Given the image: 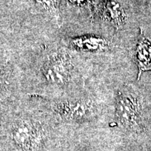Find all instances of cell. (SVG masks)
<instances>
[{"label":"cell","instance_id":"1","mask_svg":"<svg viewBox=\"0 0 151 151\" xmlns=\"http://www.w3.org/2000/svg\"><path fill=\"white\" fill-rule=\"evenodd\" d=\"M116 115L119 123L126 129L137 130L142 127V101L131 87L124 86L118 91Z\"/></svg>","mask_w":151,"mask_h":151},{"label":"cell","instance_id":"6","mask_svg":"<svg viewBox=\"0 0 151 151\" xmlns=\"http://www.w3.org/2000/svg\"><path fill=\"white\" fill-rule=\"evenodd\" d=\"M101 20L111 24L116 30L120 29L126 22V14L118 3L109 1L101 4L99 9Z\"/></svg>","mask_w":151,"mask_h":151},{"label":"cell","instance_id":"8","mask_svg":"<svg viewBox=\"0 0 151 151\" xmlns=\"http://www.w3.org/2000/svg\"><path fill=\"white\" fill-rule=\"evenodd\" d=\"M1 87H2V86H1V81H0V94H1Z\"/></svg>","mask_w":151,"mask_h":151},{"label":"cell","instance_id":"5","mask_svg":"<svg viewBox=\"0 0 151 151\" xmlns=\"http://www.w3.org/2000/svg\"><path fill=\"white\" fill-rule=\"evenodd\" d=\"M134 56L139 70L138 79H139L142 73L151 71V39L145 35L141 29L134 52Z\"/></svg>","mask_w":151,"mask_h":151},{"label":"cell","instance_id":"3","mask_svg":"<svg viewBox=\"0 0 151 151\" xmlns=\"http://www.w3.org/2000/svg\"><path fill=\"white\" fill-rule=\"evenodd\" d=\"M13 140L24 151H33L39 144L41 134L39 126L30 120H21L15 123L11 130Z\"/></svg>","mask_w":151,"mask_h":151},{"label":"cell","instance_id":"4","mask_svg":"<svg viewBox=\"0 0 151 151\" xmlns=\"http://www.w3.org/2000/svg\"><path fill=\"white\" fill-rule=\"evenodd\" d=\"M67 46L73 50L86 52H100L109 50L112 47L110 41L94 35H84L68 39Z\"/></svg>","mask_w":151,"mask_h":151},{"label":"cell","instance_id":"2","mask_svg":"<svg viewBox=\"0 0 151 151\" xmlns=\"http://www.w3.org/2000/svg\"><path fill=\"white\" fill-rule=\"evenodd\" d=\"M73 69L70 55L65 50H60L48 58L42 67V73L50 83L65 85L70 80Z\"/></svg>","mask_w":151,"mask_h":151},{"label":"cell","instance_id":"7","mask_svg":"<svg viewBox=\"0 0 151 151\" xmlns=\"http://www.w3.org/2000/svg\"><path fill=\"white\" fill-rule=\"evenodd\" d=\"M55 109L62 118L67 120H81L92 113L90 104L83 101L61 103L56 106Z\"/></svg>","mask_w":151,"mask_h":151}]
</instances>
